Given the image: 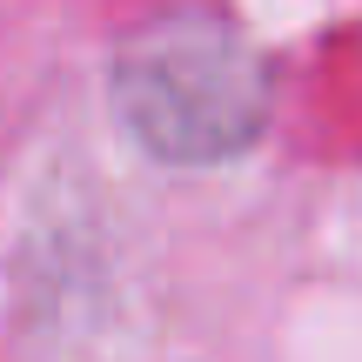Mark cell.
Segmentation results:
<instances>
[{
	"label": "cell",
	"mask_w": 362,
	"mask_h": 362,
	"mask_svg": "<svg viewBox=\"0 0 362 362\" xmlns=\"http://www.w3.org/2000/svg\"><path fill=\"white\" fill-rule=\"evenodd\" d=\"M115 115L161 161H228L269 128V74L215 21H168L115 61Z\"/></svg>",
	"instance_id": "obj_1"
}]
</instances>
